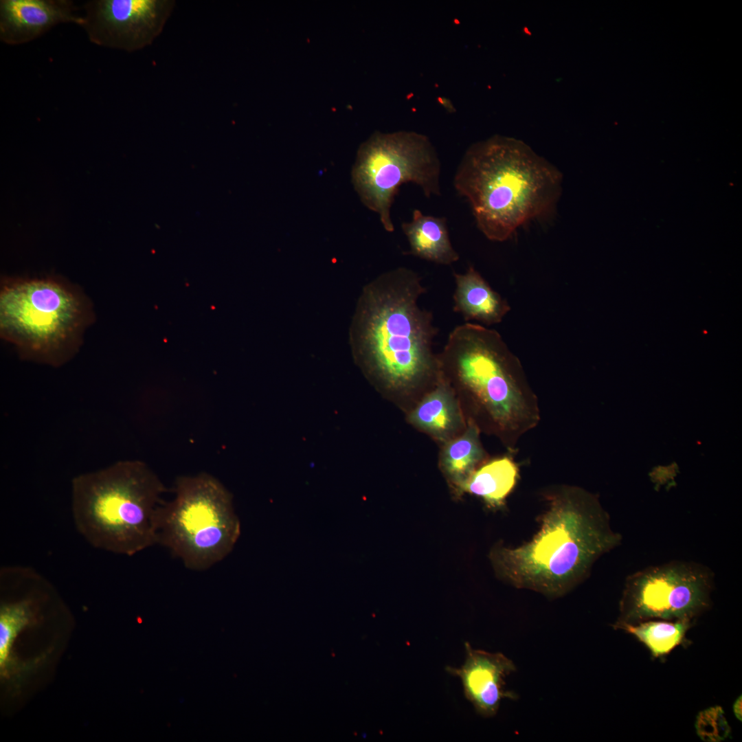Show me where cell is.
Returning a JSON list of instances; mask_svg holds the SVG:
<instances>
[{
    "label": "cell",
    "instance_id": "1",
    "mask_svg": "<svg viewBox=\"0 0 742 742\" xmlns=\"http://www.w3.org/2000/svg\"><path fill=\"white\" fill-rule=\"evenodd\" d=\"M426 289L414 271L398 267L367 284L357 300L349 341L368 372L385 389L409 394L440 379L433 352L437 328L419 299Z\"/></svg>",
    "mask_w": 742,
    "mask_h": 742
},
{
    "label": "cell",
    "instance_id": "2",
    "mask_svg": "<svg viewBox=\"0 0 742 742\" xmlns=\"http://www.w3.org/2000/svg\"><path fill=\"white\" fill-rule=\"evenodd\" d=\"M539 530L515 548L498 547L491 560L498 575L519 589L561 597L588 577L595 562L618 546L608 513L593 494L564 486L548 495Z\"/></svg>",
    "mask_w": 742,
    "mask_h": 742
},
{
    "label": "cell",
    "instance_id": "3",
    "mask_svg": "<svg viewBox=\"0 0 742 742\" xmlns=\"http://www.w3.org/2000/svg\"><path fill=\"white\" fill-rule=\"evenodd\" d=\"M561 182L559 170L528 146L501 135L471 145L453 179L456 190L471 205L478 229L497 242L551 212Z\"/></svg>",
    "mask_w": 742,
    "mask_h": 742
},
{
    "label": "cell",
    "instance_id": "4",
    "mask_svg": "<svg viewBox=\"0 0 742 742\" xmlns=\"http://www.w3.org/2000/svg\"><path fill=\"white\" fill-rule=\"evenodd\" d=\"M438 359L440 377L471 401L481 425L508 447L539 423L537 396L496 330L469 322L457 326Z\"/></svg>",
    "mask_w": 742,
    "mask_h": 742
},
{
    "label": "cell",
    "instance_id": "5",
    "mask_svg": "<svg viewBox=\"0 0 742 742\" xmlns=\"http://www.w3.org/2000/svg\"><path fill=\"white\" fill-rule=\"evenodd\" d=\"M166 491L157 474L137 460L79 474L71 486L74 526L92 547L133 556L157 545V515Z\"/></svg>",
    "mask_w": 742,
    "mask_h": 742
},
{
    "label": "cell",
    "instance_id": "6",
    "mask_svg": "<svg viewBox=\"0 0 742 742\" xmlns=\"http://www.w3.org/2000/svg\"><path fill=\"white\" fill-rule=\"evenodd\" d=\"M93 312L85 295L63 280L15 278L0 290V335L23 359L59 367L78 351Z\"/></svg>",
    "mask_w": 742,
    "mask_h": 742
},
{
    "label": "cell",
    "instance_id": "7",
    "mask_svg": "<svg viewBox=\"0 0 742 742\" xmlns=\"http://www.w3.org/2000/svg\"><path fill=\"white\" fill-rule=\"evenodd\" d=\"M174 497L157 515V545L193 571H205L232 551L240 532L232 496L207 473L176 479Z\"/></svg>",
    "mask_w": 742,
    "mask_h": 742
},
{
    "label": "cell",
    "instance_id": "8",
    "mask_svg": "<svg viewBox=\"0 0 742 742\" xmlns=\"http://www.w3.org/2000/svg\"><path fill=\"white\" fill-rule=\"evenodd\" d=\"M440 170L438 153L426 135L410 131L376 132L359 146L351 181L362 203L392 232L391 207L400 186L410 182L427 198L440 196Z\"/></svg>",
    "mask_w": 742,
    "mask_h": 742
},
{
    "label": "cell",
    "instance_id": "9",
    "mask_svg": "<svg viewBox=\"0 0 742 742\" xmlns=\"http://www.w3.org/2000/svg\"><path fill=\"white\" fill-rule=\"evenodd\" d=\"M715 574L695 561H672L629 575L619 604L616 629L647 620L697 619L712 606Z\"/></svg>",
    "mask_w": 742,
    "mask_h": 742
},
{
    "label": "cell",
    "instance_id": "10",
    "mask_svg": "<svg viewBox=\"0 0 742 742\" xmlns=\"http://www.w3.org/2000/svg\"><path fill=\"white\" fill-rule=\"evenodd\" d=\"M174 5L170 0L89 1L81 27L97 45L133 52L160 34Z\"/></svg>",
    "mask_w": 742,
    "mask_h": 742
},
{
    "label": "cell",
    "instance_id": "11",
    "mask_svg": "<svg viewBox=\"0 0 742 742\" xmlns=\"http://www.w3.org/2000/svg\"><path fill=\"white\" fill-rule=\"evenodd\" d=\"M465 660L460 667L447 666V671L461 680L464 695L475 711L484 717L496 715L503 699H516L517 695L506 687V679L516 671L514 662L502 653L473 649L465 642Z\"/></svg>",
    "mask_w": 742,
    "mask_h": 742
},
{
    "label": "cell",
    "instance_id": "12",
    "mask_svg": "<svg viewBox=\"0 0 742 742\" xmlns=\"http://www.w3.org/2000/svg\"><path fill=\"white\" fill-rule=\"evenodd\" d=\"M73 23L81 26L83 15L69 0H1L0 40L21 45L42 36L52 27Z\"/></svg>",
    "mask_w": 742,
    "mask_h": 742
},
{
    "label": "cell",
    "instance_id": "13",
    "mask_svg": "<svg viewBox=\"0 0 742 742\" xmlns=\"http://www.w3.org/2000/svg\"><path fill=\"white\" fill-rule=\"evenodd\" d=\"M453 276V311L466 322L476 321L486 326L496 324L510 311L508 302L473 267H469L464 273H455Z\"/></svg>",
    "mask_w": 742,
    "mask_h": 742
},
{
    "label": "cell",
    "instance_id": "14",
    "mask_svg": "<svg viewBox=\"0 0 742 742\" xmlns=\"http://www.w3.org/2000/svg\"><path fill=\"white\" fill-rule=\"evenodd\" d=\"M401 228L409 245L405 254L444 265L459 260L449 238L445 217L425 215L415 209L412 220L402 223Z\"/></svg>",
    "mask_w": 742,
    "mask_h": 742
},
{
    "label": "cell",
    "instance_id": "15",
    "mask_svg": "<svg viewBox=\"0 0 742 742\" xmlns=\"http://www.w3.org/2000/svg\"><path fill=\"white\" fill-rule=\"evenodd\" d=\"M409 418L413 425L440 439L450 438L462 425L453 389L441 378Z\"/></svg>",
    "mask_w": 742,
    "mask_h": 742
},
{
    "label": "cell",
    "instance_id": "16",
    "mask_svg": "<svg viewBox=\"0 0 742 742\" xmlns=\"http://www.w3.org/2000/svg\"><path fill=\"white\" fill-rule=\"evenodd\" d=\"M518 476V466L510 458H499L476 469L460 490L480 497L492 507H498L515 487Z\"/></svg>",
    "mask_w": 742,
    "mask_h": 742
},
{
    "label": "cell",
    "instance_id": "17",
    "mask_svg": "<svg viewBox=\"0 0 742 742\" xmlns=\"http://www.w3.org/2000/svg\"><path fill=\"white\" fill-rule=\"evenodd\" d=\"M695 622L690 620H647L635 624H626L616 629L622 630L634 636L650 651L652 657H662L677 647L685 643L686 635Z\"/></svg>",
    "mask_w": 742,
    "mask_h": 742
},
{
    "label": "cell",
    "instance_id": "18",
    "mask_svg": "<svg viewBox=\"0 0 742 742\" xmlns=\"http://www.w3.org/2000/svg\"><path fill=\"white\" fill-rule=\"evenodd\" d=\"M484 458L479 429L470 421L462 436L445 446L441 456V465L448 478L460 489Z\"/></svg>",
    "mask_w": 742,
    "mask_h": 742
},
{
    "label": "cell",
    "instance_id": "19",
    "mask_svg": "<svg viewBox=\"0 0 742 742\" xmlns=\"http://www.w3.org/2000/svg\"><path fill=\"white\" fill-rule=\"evenodd\" d=\"M696 733L706 742H719L730 734L731 728L723 708L715 706L699 712L695 723Z\"/></svg>",
    "mask_w": 742,
    "mask_h": 742
},
{
    "label": "cell",
    "instance_id": "20",
    "mask_svg": "<svg viewBox=\"0 0 742 742\" xmlns=\"http://www.w3.org/2000/svg\"><path fill=\"white\" fill-rule=\"evenodd\" d=\"M741 698H742L741 695L738 697L737 699L734 701V702L733 704V706H732L733 713H734V716L736 717V718L738 720H739L740 721H741V717H742V713H741L742 699Z\"/></svg>",
    "mask_w": 742,
    "mask_h": 742
}]
</instances>
